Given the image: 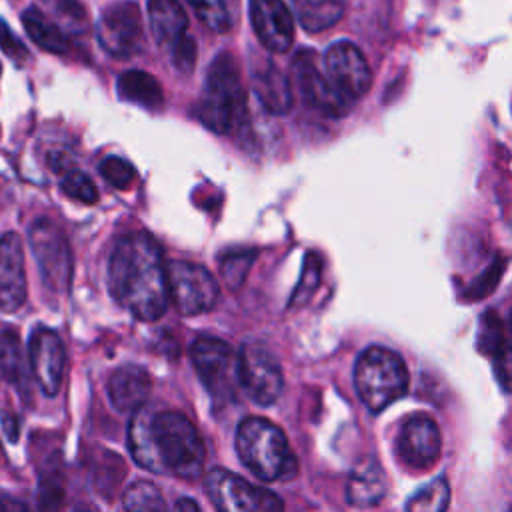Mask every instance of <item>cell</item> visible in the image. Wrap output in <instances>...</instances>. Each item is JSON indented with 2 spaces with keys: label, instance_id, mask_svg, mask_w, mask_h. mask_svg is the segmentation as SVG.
Wrapping results in <instances>:
<instances>
[{
  "label": "cell",
  "instance_id": "obj_1",
  "mask_svg": "<svg viewBox=\"0 0 512 512\" xmlns=\"http://www.w3.org/2000/svg\"><path fill=\"white\" fill-rule=\"evenodd\" d=\"M128 446L136 464L154 474L194 480L204 470V442L194 424L174 410L138 408L128 428Z\"/></svg>",
  "mask_w": 512,
  "mask_h": 512
},
{
  "label": "cell",
  "instance_id": "obj_2",
  "mask_svg": "<svg viewBox=\"0 0 512 512\" xmlns=\"http://www.w3.org/2000/svg\"><path fill=\"white\" fill-rule=\"evenodd\" d=\"M112 298L144 322L158 320L168 304V274L160 246L146 232L120 236L108 258Z\"/></svg>",
  "mask_w": 512,
  "mask_h": 512
},
{
  "label": "cell",
  "instance_id": "obj_3",
  "mask_svg": "<svg viewBox=\"0 0 512 512\" xmlns=\"http://www.w3.org/2000/svg\"><path fill=\"white\" fill-rule=\"evenodd\" d=\"M236 452L244 466L264 482H284L298 474V460L284 432L266 418L248 416L240 422Z\"/></svg>",
  "mask_w": 512,
  "mask_h": 512
},
{
  "label": "cell",
  "instance_id": "obj_4",
  "mask_svg": "<svg viewBox=\"0 0 512 512\" xmlns=\"http://www.w3.org/2000/svg\"><path fill=\"white\" fill-rule=\"evenodd\" d=\"M196 114L204 126L218 134H230L242 126L246 118V96L232 54L222 52L212 60Z\"/></svg>",
  "mask_w": 512,
  "mask_h": 512
},
{
  "label": "cell",
  "instance_id": "obj_5",
  "mask_svg": "<svg viewBox=\"0 0 512 512\" xmlns=\"http://www.w3.org/2000/svg\"><path fill=\"white\" fill-rule=\"evenodd\" d=\"M354 386L368 410L382 412L406 394V364L396 352L382 346H370L356 358Z\"/></svg>",
  "mask_w": 512,
  "mask_h": 512
},
{
  "label": "cell",
  "instance_id": "obj_6",
  "mask_svg": "<svg viewBox=\"0 0 512 512\" xmlns=\"http://www.w3.org/2000/svg\"><path fill=\"white\" fill-rule=\"evenodd\" d=\"M236 378L246 396L258 406L274 404L284 390L276 354L264 342H248L236 356Z\"/></svg>",
  "mask_w": 512,
  "mask_h": 512
},
{
  "label": "cell",
  "instance_id": "obj_7",
  "mask_svg": "<svg viewBox=\"0 0 512 512\" xmlns=\"http://www.w3.org/2000/svg\"><path fill=\"white\" fill-rule=\"evenodd\" d=\"M28 238L44 284L52 292L64 294L72 280V252L64 232L50 218H38L30 226Z\"/></svg>",
  "mask_w": 512,
  "mask_h": 512
},
{
  "label": "cell",
  "instance_id": "obj_8",
  "mask_svg": "<svg viewBox=\"0 0 512 512\" xmlns=\"http://www.w3.org/2000/svg\"><path fill=\"white\" fill-rule=\"evenodd\" d=\"M170 300L184 316H196L214 308L220 296L216 278L200 264L176 260L166 268Z\"/></svg>",
  "mask_w": 512,
  "mask_h": 512
},
{
  "label": "cell",
  "instance_id": "obj_9",
  "mask_svg": "<svg viewBox=\"0 0 512 512\" xmlns=\"http://www.w3.org/2000/svg\"><path fill=\"white\" fill-rule=\"evenodd\" d=\"M206 492L214 506L226 512H272L284 508V502L274 492L254 486L242 476L222 468L208 472Z\"/></svg>",
  "mask_w": 512,
  "mask_h": 512
},
{
  "label": "cell",
  "instance_id": "obj_10",
  "mask_svg": "<svg viewBox=\"0 0 512 512\" xmlns=\"http://www.w3.org/2000/svg\"><path fill=\"white\" fill-rule=\"evenodd\" d=\"M100 46L114 58H132L144 46L142 14L136 2H114L106 6L96 22Z\"/></svg>",
  "mask_w": 512,
  "mask_h": 512
},
{
  "label": "cell",
  "instance_id": "obj_11",
  "mask_svg": "<svg viewBox=\"0 0 512 512\" xmlns=\"http://www.w3.org/2000/svg\"><path fill=\"white\" fill-rule=\"evenodd\" d=\"M192 364L202 378L204 386L214 396H230L232 382L236 378V354L220 338L214 336H200L194 340L190 348Z\"/></svg>",
  "mask_w": 512,
  "mask_h": 512
},
{
  "label": "cell",
  "instance_id": "obj_12",
  "mask_svg": "<svg viewBox=\"0 0 512 512\" xmlns=\"http://www.w3.org/2000/svg\"><path fill=\"white\" fill-rule=\"evenodd\" d=\"M324 66L332 86L350 102L362 98L372 84L368 62L352 42L332 44L324 54Z\"/></svg>",
  "mask_w": 512,
  "mask_h": 512
},
{
  "label": "cell",
  "instance_id": "obj_13",
  "mask_svg": "<svg viewBox=\"0 0 512 512\" xmlns=\"http://www.w3.org/2000/svg\"><path fill=\"white\" fill-rule=\"evenodd\" d=\"M442 452L438 424L426 414H414L404 420L398 436V456L412 470L432 468Z\"/></svg>",
  "mask_w": 512,
  "mask_h": 512
},
{
  "label": "cell",
  "instance_id": "obj_14",
  "mask_svg": "<svg viewBox=\"0 0 512 512\" xmlns=\"http://www.w3.org/2000/svg\"><path fill=\"white\" fill-rule=\"evenodd\" d=\"M294 76L298 90L302 94V100L326 114V116H344L350 108V100H346L328 80L326 74H322L314 62L312 52H298L294 58Z\"/></svg>",
  "mask_w": 512,
  "mask_h": 512
},
{
  "label": "cell",
  "instance_id": "obj_15",
  "mask_svg": "<svg viewBox=\"0 0 512 512\" xmlns=\"http://www.w3.org/2000/svg\"><path fill=\"white\" fill-rule=\"evenodd\" d=\"M28 360L42 392L46 396H56L66 366V350L60 336L46 326L36 328L28 342Z\"/></svg>",
  "mask_w": 512,
  "mask_h": 512
},
{
  "label": "cell",
  "instance_id": "obj_16",
  "mask_svg": "<svg viewBox=\"0 0 512 512\" xmlns=\"http://www.w3.org/2000/svg\"><path fill=\"white\" fill-rule=\"evenodd\" d=\"M250 20L270 52H286L294 40V20L284 0H250Z\"/></svg>",
  "mask_w": 512,
  "mask_h": 512
},
{
  "label": "cell",
  "instance_id": "obj_17",
  "mask_svg": "<svg viewBox=\"0 0 512 512\" xmlns=\"http://www.w3.org/2000/svg\"><path fill=\"white\" fill-rule=\"evenodd\" d=\"M26 300V272L24 246L16 232L0 238V310L16 312Z\"/></svg>",
  "mask_w": 512,
  "mask_h": 512
},
{
  "label": "cell",
  "instance_id": "obj_18",
  "mask_svg": "<svg viewBox=\"0 0 512 512\" xmlns=\"http://www.w3.org/2000/svg\"><path fill=\"white\" fill-rule=\"evenodd\" d=\"M152 378L142 366H122L108 380V396L116 410L136 412L150 396Z\"/></svg>",
  "mask_w": 512,
  "mask_h": 512
},
{
  "label": "cell",
  "instance_id": "obj_19",
  "mask_svg": "<svg viewBox=\"0 0 512 512\" xmlns=\"http://www.w3.org/2000/svg\"><path fill=\"white\" fill-rule=\"evenodd\" d=\"M386 492V476L374 458H366L348 476L346 500L358 508L376 506Z\"/></svg>",
  "mask_w": 512,
  "mask_h": 512
},
{
  "label": "cell",
  "instance_id": "obj_20",
  "mask_svg": "<svg viewBox=\"0 0 512 512\" xmlns=\"http://www.w3.org/2000/svg\"><path fill=\"white\" fill-rule=\"evenodd\" d=\"M148 22L154 40L164 48L186 36L188 18L176 0H148Z\"/></svg>",
  "mask_w": 512,
  "mask_h": 512
},
{
  "label": "cell",
  "instance_id": "obj_21",
  "mask_svg": "<svg viewBox=\"0 0 512 512\" xmlns=\"http://www.w3.org/2000/svg\"><path fill=\"white\" fill-rule=\"evenodd\" d=\"M252 82H254V92L260 104L270 114H286L290 110L292 106L290 82L274 64L268 62L262 68L254 70Z\"/></svg>",
  "mask_w": 512,
  "mask_h": 512
},
{
  "label": "cell",
  "instance_id": "obj_22",
  "mask_svg": "<svg viewBox=\"0 0 512 512\" xmlns=\"http://www.w3.org/2000/svg\"><path fill=\"white\" fill-rule=\"evenodd\" d=\"M22 24L32 38L34 44H38L42 50L52 52V54H66L70 48V42L62 28L50 20L40 8L30 6L22 14Z\"/></svg>",
  "mask_w": 512,
  "mask_h": 512
},
{
  "label": "cell",
  "instance_id": "obj_23",
  "mask_svg": "<svg viewBox=\"0 0 512 512\" xmlns=\"http://www.w3.org/2000/svg\"><path fill=\"white\" fill-rule=\"evenodd\" d=\"M118 94L122 100L144 106V108H158L164 102L162 86L158 80L142 70H128L118 78Z\"/></svg>",
  "mask_w": 512,
  "mask_h": 512
},
{
  "label": "cell",
  "instance_id": "obj_24",
  "mask_svg": "<svg viewBox=\"0 0 512 512\" xmlns=\"http://www.w3.org/2000/svg\"><path fill=\"white\" fill-rule=\"evenodd\" d=\"M292 6L308 32L326 30L344 14V0H292Z\"/></svg>",
  "mask_w": 512,
  "mask_h": 512
},
{
  "label": "cell",
  "instance_id": "obj_25",
  "mask_svg": "<svg viewBox=\"0 0 512 512\" xmlns=\"http://www.w3.org/2000/svg\"><path fill=\"white\" fill-rule=\"evenodd\" d=\"M198 20L212 32H230L240 18V0H188Z\"/></svg>",
  "mask_w": 512,
  "mask_h": 512
},
{
  "label": "cell",
  "instance_id": "obj_26",
  "mask_svg": "<svg viewBox=\"0 0 512 512\" xmlns=\"http://www.w3.org/2000/svg\"><path fill=\"white\" fill-rule=\"evenodd\" d=\"M0 376L18 388L26 386L22 348L14 330L0 332Z\"/></svg>",
  "mask_w": 512,
  "mask_h": 512
},
{
  "label": "cell",
  "instance_id": "obj_27",
  "mask_svg": "<svg viewBox=\"0 0 512 512\" xmlns=\"http://www.w3.org/2000/svg\"><path fill=\"white\" fill-rule=\"evenodd\" d=\"M122 506L126 510H134V512H148V510L150 512H160V510L166 508V502H164L162 492L152 482L136 480L124 492Z\"/></svg>",
  "mask_w": 512,
  "mask_h": 512
},
{
  "label": "cell",
  "instance_id": "obj_28",
  "mask_svg": "<svg viewBox=\"0 0 512 512\" xmlns=\"http://www.w3.org/2000/svg\"><path fill=\"white\" fill-rule=\"evenodd\" d=\"M450 500V486L446 478H436L420 488L408 502L406 508L412 512H442Z\"/></svg>",
  "mask_w": 512,
  "mask_h": 512
},
{
  "label": "cell",
  "instance_id": "obj_29",
  "mask_svg": "<svg viewBox=\"0 0 512 512\" xmlns=\"http://www.w3.org/2000/svg\"><path fill=\"white\" fill-rule=\"evenodd\" d=\"M60 188L62 192L82 204H96L98 202V190L94 186V182L80 170H68L64 172L62 180H60Z\"/></svg>",
  "mask_w": 512,
  "mask_h": 512
},
{
  "label": "cell",
  "instance_id": "obj_30",
  "mask_svg": "<svg viewBox=\"0 0 512 512\" xmlns=\"http://www.w3.org/2000/svg\"><path fill=\"white\" fill-rule=\"evenodd\" d=\"M100 174L108 184H112L118 190H128L136 180V168L118 156H108L100 164Z\"/></svg>",
  "mask_w": 512,
  "mask_h": 512
},
{
  "label": "cell",
  "instance_id": "obj_31",
  "mask_svg": "<svg viewBox=\"0 0 512 512\" xmlns=\"http://www.w3.org/2000/svg\"><path fill=\"white\" fill-rule=\"evenodd\" d=\"M478 336H480L478 346H480L486 354H504V352H506L504 330H502V322H500L498 314H494V312H486V314H484L482 330H480Z\"/></svg>",
  "mask_w": 512,
  "mask_h": 512
},
{
  "label": "cell",
  "instance_id": "obj_32",
  "mask_svg": "<svg viewBox=\"0 0 512 512\" xmlns=\"http://www.w3.org/2000/svg\"><path fill=\"white\" fill-rule=\"evenodd\" d=\"M42 4H46L56 18L66 24L72 30H80L86 24V10L82 8V4L78 0H42Z\"/></svg>",
  "mask_w": 512,
  "mask_h": 512
},
{
  "label": "cell",
  "instance_id": "obj_33",
  "mask_svg": "<svg viewBox=\"0 0 512 512\" xmlns=\"http://www.w3.org/2000/svg\"><path fill=\"white\" fill-rule=\"evenodd\" d=\"M252 260H254V254L248 252V254H234L226 258V262H222V276L230 290H236L244 282Z\"/></svg>",
  "mask_w": 512,
  "mask_h": 512
},
{
  "label": "cell",
  "instance_id": "obj_34",
  "mask_svg": "<svg viewBox=\"0 0 512 512\" xmlns=\"http://www.w3.org/2000/svg\"><path fill=\"white\" fill-rule=\"evenodd\" d=\"M170 52V60H172V66L180 72H190L196 64V40L192 36H184L180 38L172 48H168Z\"/></svg>",
  "mask_w": 512,
  "mask_h": 512
},
{
  "label": "cell",
  "instance_id": "obj_35",
  "mask_svg": "<svg viewBox=\"0 0 512 512\" xmlns=\"http://www.w3.org/2000/svg\"><path fill=\"white\" fill-rule=\"evenodd\" d=\"M0 48L18 64H22L28 58V50L24 48V44L16 38V34L8 28V24L4 20H0Z\"/></svg>",
  "mask_w": 512,
  "mask_h": 512
},
{
  "label": "cell",
  "instance_id": "obj_36",
  "mask_svg": "<svg viewBox=\"0 0 512 512\" xmlns=\"http://www.w3.org/2000/svg\"><path fill=\"white\" fill-rule=\"evenodd\" d=\"M2 426H4L6 436L14 442V440L18 438V426H16L14 416H12V414H4V416H2Z\"/></svg>",
  "mask_w": 512,
  "mask_h": 512
},
{
  "label": "cell",
  "instance_id": "obj_37",
  "mask_svg": "<svg viewBox=\"0 0 512 512\" xmlns=\"http://www.w3.org/2000/svg\"><path fill=\"white\" fill-rule=\"evenodd\" d=\"M10 508H16V510H24L26 504L18 502V500H12L8 496H0V510H10Z\"/></svg>",
  "mask_w": 512,
  "mask_h": 512
},
{
  "label": "cell",
  "instance_id": "obj_38",
  "mask_svg": "<svg viewBox=\"0 0 512 512\" xmlns=\"http://www.w3.org/2000/svg\"><path fill=\"white\" fill-rule=\"evenodd\" d=\"M174 508L176 510H194V512H198L200 510V506L194 502V500H190V498H180L176 504H174Z\"/></svg>",
  "mask_w": 512,
  "mask_h": 512
}]
</instances>
